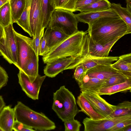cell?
<instances>
[{"instance_id": "cell-1", "label": "cell", "mask_w": 131, "mask_h": 131, "mask_svg": "<svg viewBox=\"0 0 131 131\" xmlns=\"http://www.w3.org/2000/svg\"><path fill=\"white\" fill-rule=\"evenodd\" d=\"M88 25V34L94 41L102 45L127 34V26L119 16L100 18Z\"/></svg>"}, {"instance_id": "cell-2", "label": "cell", "mask_w": 131, "mask_h": 131, "mask_svg": "<svg viewBox=\"0 0 131 131\" xmlns=\"http://www.w3.org/2000/svg\"><path fill=\"white\" fill-rule=\"evenodd\" d=\"M14 109L16 120L35 131H47L56 128L54 122L42 112L32 110L22 102L18 101Z\"/></svg>"}, {"instance_id": "cell-3", "label": "cell", "mask_w": 131, "mask_h": 131, "mask_svg": "<svg viewBox=\"0 0 131 131\" xmlns=\"http://www.w3.org/2000/svg\"><path fill=\"white\" fill-rule=\"evenodd\" d=\"M87 33L78 30L68 36L42 56V59L44 63L46 64L62 57H79L81 52L84 36Z\"/></svg>"}, {"instance_id": "cell-4", "label": "cell", "mask_w": 131, "mask_h": 131, "mask_svg": "<svg viewBox=\"0 0 131 131\" xmlns=\"http://www.w3.org/2000/svg\"><path fill=\"white\" fill-rule=\"evenodd\" d=\"M52 109L63 122L72 119L79 112L72 93L62 86L53 95Z\"/></svg>"}, {"instance_id": "cell-5", "label": "cell", "mask_w": 131, "mask_h": 131, "mask_svg": "<svg viewBox=\"0 0 131 131\" xmlns=\"http://www.w3.org/2000/svg\"><path fill=\"white\" fill-rule=\"evenodd\" d=\"M78 22L73 12L56 8L55 9L51 14L48 26L57 29L69 36L78 31Z\"/></svg>"}, {"instance_id": "cell-6", "label": "cell", "mask_w": 131, "mask_h": 131, "mask_svg": "<svg viewBox=\"0 0 131 131\" xmlns=\"http://www.w3.org/2000/svg\"><path fill=\"white\" fill-rule=\"evenodd\" d=\"M13 24L11 23L4 27V35L0 39V51L6 60L10 64H13L16 66L17 46Z\"/></svg>"}, {"instance_id": "cell-7", "label": "cell", "mask_w": 131, "mask_h": 131, "mask_svg": "<svg viewBox=\"0 0 131 131\" xmlns=\"http://www.w3.org/2000/svg\"><path fill=\"white\" fill-rule=\"evenodd\" d=\"M87 33L84 36L81 52L78 57L80 60L81 58L88 56L100 57L108 56L111 48L121 38L119 37L107 44L102 45L94 41Z\"/></svg>"}, {"instance_id": "cell-8", "label": "cell", "mask_w": 131, "mask_h": 131, "mask_svg": "<svg viewBox=\"0 0 131 131\" xmlns=\"http://www.w3.org/2000/svg\"><path fill=\"white\" fill-rule=\"evenodd\" d=\"M14 32L17 46V62L16 67L23 71L30 57L35 53L32 44V39L15 30Z\"/></svg>"}, {"instance_id": "cell-9", "label": "cell", "mask_w": 131, "mask_h": 131, "mask_svg": "<svg viewBox=\"0 0 131 131\" xmlns=\"http://www.w3.org/2000/svg\"><path fill=\"white\" fill-rule=\"evenodd\" d=\"M79 62L78 57L59 58L47 63L43 70L44 73L46 76L54 78L64 70L74 69Z\"/></svg>"}, {"instance_id": "cell-10", "label": "cell", "mask_w": 131, "mask_h": 131, "mask_svg": "<svg viewBox=\"0 0 131 131\" xmlns=\"http://www.w3.org/2000/svg\"><path fill=\"white\" fill-rule=\"evenodd\" d=\"M128 119H131V114L110 118H104L97 120L86 117L84 119L83 123L84 131H108L118 123Z\"/></svg>"}, {"instance_id": "cell-11", "label": "cell", "mask_w": 131, "mask_h": 131, "mask_svg": "<svg viewBox=\"0 0 131 131\" xmlns=\"http://www.w3.org/2000/svg\"><path fill=\"white\" fill-rule=\"evenodd\" d=\"M81 91L96 111L105 118H111L110 115L115 110L116 106L108 103L96 92L86 90Z\"/></svg>"}, {"instance_id": "cell-12", "label": "cell", "mask_w": 131, "mask_h": 131, "mask_svg": "<svg viewBox=\"0 0 131 131\" xmlns=\"http://www.w3.org/2000/svg\"><path fill=\"white\" fill-rule=\"evenodd\" d=\"M18 77V83L27 96L33 100H38L41 87L46 76H42L38 74L35 80L31 82L28 76L22 71L19 70Z\"/></svg>"}, {"instance_id": "cell-13", "label": "cell", "mask_w": 131, "mask_h": 131, "mask_svg": "<svg viewBox=\"0 0 131 131\" xmlns=\"http://www.w3.org/2000/svg\"><path fill=\"white\" fill-rule=\"evenodd\" d=\"M29 24L33 38L38 36L42 28L43 17L40 0H31L29 15Z\"/></svg>"}, {"instance_id": "cell-14", "label": "cell", "mask_w": 131, "mask_h": 131, "mask_svg": "<svg viewBox=\"0 0 131 131\" xmlns=\"http://www.w3.org/2000/svg\"><path fill=\"white\" fill-rule=\"evenodd\" d=\"M119 74H124L122 72L113 68L111 65L101 64L88 70L85 75L89 78L106 80L114 75Z\"/></svg>"}, {"instance_id": "cell-15", "label": "cell", "mask_w": 131, "mask_h": 131, "mask_svg": "<svg viewBox=\"0 0 131 131\" xmlns=\"http://www.w3.org/2000/svg\"><path fill=\"white\" fill-rule=\"evenodd\" d=\"M118 57L108 56L100 57L86 56L81 58L79 64H82L87 71L89 69L99 65H111L117 61Z\"/></svg>"}, {"instance_id": "cell-16", "label": "cell", "mask_w": 131, "mask_h": 131, "mask_svg": "<svg viewBox=\"0 0 131 131\" xmlns=\"http://www.w3.org/2000/svg\"><path fill=\"white\" fill-rule=\"evenodd\" d=\"M79 21L89 24L92 21L105 17H119L112 8L105 10L84 13L80 12L75 14Z\"/></svg>"}, {"instance_id": "cell-17", "label": "cell", "mask_w": 131, "mask_h": 131, "mask_svg": "<svg viewBox=\"0 0 131 131\" xmlns=\"http://www.w3.org/2000/svg\"><path fill=\"white\" fill-rule=\"evenodd\" d=\"M14 109L5 106L0 114V127L3 131H12L15 120Z\"/></svg>"}, {"instance_id": "cell-18", "label": "cell", "mask_w": 131, "mask_h": 131, "mask_svg": "<svg viewBox=\"0 0 131 131\" xmlns=\"http://www.w3.org/2000/svg\"><path fill=\"white\" fill-rule=\"evenodd\" d=\"M76 103L81 109L79 112H83L90 119L97 120L105 118L96 111L89 101L81 93L78 97Z\"/></svg>"}, {"instance_id": "cell-19", "label": "cell", "mask_w": 131, "mask_h": 131, "mask_svg": "<svg viewBox=\"0 0 131 131\" xmlns=\"http://www.w3.org/2000/svg\"><path fill=\"white\" fill-rule=\"evenodd\" d=\"M44 34L46 37L49 51L68 36L57 29L51 28L48 26Z\"/></svg>"}, {"instance_id": "cell-20", "label": "cell", "mask_w": 131, "mask_h": 131, "mask_svg": "<svg viewBox=\"0 0 131 131\" xmlns=\"http://www.w3.org/2000/svg\"><path fill=\"white\" fill-rule=\"evenodd\" d=\"M131 78L125 82L111 86L101 88L98 91L100 95H111L119 92H125L128 91L131 92Z\"/></svg>"}, {"instance_id": "cell-21", "label": "cell", "mask_w": 131, "mask_h": 131, "mask_svg": "<svg viewBox=\"0 0 131 131\" xmlns=\"http://www.w3.org/2000/svg\"><path fill=\"white\" fill-rule=\"evenodd\" d=\"M105 80L91 78L85 75L82 82L79 84L81 91L89 90L97 93Z\"/></svg>"}, {"instance_id": "cell-22", "label": "cell", "mask_w": 131, "mask_h": 131, "mask_svg": "<svg viewBox=\"0 0 131 131\" xmlns=\"http://www.w3.org/2000/svg\"><path fill=\"white\" fill-rule=\"evenodd\" d=\"M38 56L33 54L26 66L23 71L33 82L38 75Z\"/></svg>"}, {"instance_id": "cell-23", "label": "cell", "mask_w": 131, "mask_h": 131, "mask_svg": "<svg viewBox=\"0 0 131 131\" xmlns=\"http://www.w3.org/2000/svg\"><path fill=\"white\" fill-rule=\"evenodd\" d=\"M111 8L124 21L127 28V34L131 33V12L126 8L122 7L120 4L112 3Z\"/></svg>"}, {"instance_id": "cell-24", "label": "cell", "mask_w": 131, "mask_h": 131, "mask_svg": "<svg viewBox=\"0 0 131 131\" xmlns=\"http://www.w3.org/2000/svg\"><path fill=\"white\" fill-rule=\"evenodd\" d=\"M12 22L16 23L25 9L26 0H9Z\"/></svg>"}, {"instance_id": "cell-25", "label": "cell", "mask_w": 131, "mask_h": 131, "mask_svg": "<svg viewBox=\"0 0 131 131\" xmlns=\"http://www.w3.org/2000/svg\"><path fill=\"white\" fill-rule=\"evenodd\" d=\"M111 4L108 0H100L81 8L77 11L81 13H86L105 10L111 8Z\"/></svg>"}, {"instance_id": "cell-26", "label": "cell", "mask_w": 131, "mask_h": 131, "mask_svg": "<svg viewBox=\"0 0 131 131\" xmlns=\"http://www.w3.org/2000/svg\"><path fill=\"white\" fill-rule=\"evenodd\" d=\"M31 0H26V5L24 11L19 19L16 23L31 37L32 35L29 24V15Z\"/></svg>"}, {"instance_id": "cell-27", "label": "cell", "mask_w": 131, "mask_h": 131, "mask_svg": "<svg viewBox=\"0 0 131 131\" xmlns=\"http://www.w3.org/2000/svg\"><path fill=\"white\" fill-rule=\"evenodd\" d=\"M112 67L119 71L131 72V53L121 55L115 63L111 64Z\"/></svg>"}, {"instance_id": "cell-28", "label": "cell", "mask_w": 131, "mask_h": 131, "mask_svg": "<svg viewBox=\"0 0 131 131\" xmlns=\"http://www.w3.org/2000/svg\"><path fill=\"white\" fill-rule=\"evenodd\" d=\"M43 17L42 28L47 27L51 14L55 9L52 0H40Z\"/></svg>"}, {"instance_id": "cell-29", "label": "cell", "mask_w": 131, "mask_h": 131, "mask_svg": "<svg viewBox=\"0 0 131 131\" xmlns=\"http://www.w3.org/2000/svg\"><path fill=\"white\" fill-rule=\"evenodd\" d=\"M11 23L10 7L9 1L0 7V25L4 27Z\"/></svg>"}, {"instance_id": "cell-30", "label": "cell", "mask_w": 131, "mask_h": 131, "mask_svg": "<svg viewBox=\"0 0 131 131\" xmlns=\"http://www.w3.org/2000/svg\"><path fill=\"white\" fill-rule=\"evenodd\" d=\"M131 114V102L124 101L116 106L114 111L110 115L111 118L118 117Z\"/></svg>"}, {"instance_id": "cell-31", "label": "cell", "mask_w": 131, "mask_h": 131, "mask_svg": "<svg viewBox=\"0 0 131 131\" xmlns=\"http://www.w3.org/2000/svg\"><path fill=\"white\" fill-rule=\"evenodd\" d=\"M55 9L60 8L75 12V6L78 0H52Z\"/></svg>"}, {"instance_id": "cell-32", "label": "cell", "mask_w": 131, "mask_h": 131, "mask_svg": "<svg viewBox=\"0 0 131 131\" xmlns=\"http://www.w3.org/2000/svg\"><path fill=\"white\" fill-rule=\"evenodd\" d=\"M130 78H131V77L127 76L123 74H116L106 80L105 83L102 85V88L122 83L125 82Z\"/></svg>"}, {"instance_id": "cell-33", "label": "cell", "mask_w": 131, "mask_h": 131, "mask_svg": "<svg viewBox=\"0 0 131 131\" xmlns=\"http://www.w3.org/2000/svg\"><path fill=\"white\" fill-rule=\"evenodd\" d=\"M64 125L65 131H79L81 124L80 122L74 118L65 121Z\"/></svg>"}, {"instance_id": "cell-34", "label": "cell", "mask_w": 131, "mask_h": 131, "mask_svg": "<svg viewBox=\"0 0 131 131\" xmlns=\"http://www.w3.org/2000/svg\"><path fill=\"white\" fill-rule=\"evenodd\" d=\"M75 68L74 77L79 84L82 81L87 71L81 63L78 65Z\"/></svg>"}, {"instance_id": "cell-35", "label": "cell", "mask_w": 131, "mask_h": 131, "mask_svg": "<svg viewBox=\"0 0 131 131\" xmlns=\"http://www.w3.org/2000/svg\"><path fill=\"white\" fill-rule=\"evenodd\" d=\"M44 29L42 30L39 35L32 38V44L33 49L37 56L39 57L40 45L41 39L43 36Z\"/></svg>"}, {"instance_id": "cell-36", "label": "cell", "mask_w": 131, "mask_h": 131, "mask_svg": "<svg viewBox=\"0 0 131 131\" xmlns=\"http://www.w3.org/2000/svg\"><path fill=\"white\" fill-rule=\"evenodd\" d=\"M49 51L47 45L46 37L44 34L42 38L40 45L39 56H42L47 54Z\"/></svg>"}, {"instance_id": "cell-37", "label": "cell", "mask_w": 131, "mask_h": 131, "mask_svg": "<svg viewBox=\"0 0 131 131\" xmlns=\"http://www.w3.org/2000/svg\"><path fill=\"white\" fill-rule=\"evenodd\" d=\"M15 131H35L33 129L16 120L15 121L13 128Z\"/></svg>"}, {"instance_id": "cell-38", "label": "cell", "mask_w": 131, "mask_h": 131, "mask_svg": "<svg viewBox=\"0 0 131 131\" xmlns=\"http://www.w3.org/2000/svg\"><path fill=\"white\" fill-rule=\"evenodd\" d=\"M131 125V119L123 121L116 124L108 131H121L125 127Z\"/></svg>"}, {"instance_id": "cell-39", "label": "cell", "mask_w": 131, "mask_h": 131, "mask_svg": "<svg viewBox=\"0 0 131 131\" xmlns=\"http://www.w3.org/2000/svg\"><path fill=\"white\" fill-rule=\"evenodd\" d=\"M8 77L5 70L0 66V90L7 84Z\"/></svg>"}, {"instance_id": "cell-40", "label": "cell", "mask_w": 131, "mask_h": 131, "mask_svg": "<svg viewBox=\"0 0 131 131\" xmlns=\"http://www.w3.org/2000/svg\"><path fill=\"white\" fill-rule=\"evenodd\" d=\"M100 0H78L75 6V11L83 7L91 4Z\"/></svg>"}, {"instance_id": "cell-41", "label": "cell", "mask_w": 131, "mask_h": 131, "mask_svg": "<svg viewBox=\"0 0 131 131\" xmlns=\"http://www.w3.org/2000/svg\"><path fill=\"white\" fill-rule=\"evenodd\" d=\"M5 106V103L2 96L0 95V114Z\"/></svg>"}, {"instance_id": "cell-42", "label": "cell", "mask_w": 131, "mask_h": 131, "mask_svg": "<svg viewBox=\"0 0 131 131\" xmlns=\"http://www.w3.org/2000/svg\"><path fill=\"white\" fill-rule=\"evenodd\" d=\"M127 3L126 8L131 12V0H126Z\"/></svg>"}, {"instance_id": "cell-43", "label": "cell", "mask_w": 131, "mask_h": 131, "mask_svg": "<svg viewBox=\"0 0 131 131\" xmlns=\"http://www.w3.org/2000/svg\"><path fill=\"white\" fill-rule=\"evenodd\" d=\"M4 33V29L1 25H0V39L3 36Z\"/></svg>"}, {"instance_id": "cell-44", "label": "cell", "mask_w": 131, "mask_h": 131, "mask_svg": "<svg viewBox=\"0 0 131 131\" xmlns=\"http://www.w3.org/2000/svg\"><path fill=\"white\" fill-rule=\"evenodd\" d=\"M121 131H131V125L125 127L121 130Z\"/></svg>"}, {"instance_id": "cell-45", "label": "cell", "mask_w": 131, "mask_h": 131, "mask_svg": "<svg viewBox=\"0 0 131 131\" xmlns=\"http://www.w3.org/2000/svg\"><path fill=\"white\" fill-rule=\"evenodd\" d=\"M9 0H0V7L9 1Z\"/></svg>"}, {"instance_id": "cell-46", "label": "cell", "mask_w": 131, "mask_h": 131, "mask_svg": "<svg viewBox=\"0 0 131 131\" xmlns=\"http://www.w3.org/2000/svg\"><path fill=\"white\" fill-rule=\"evenodd\" d=\"M0 131H3L2 129L0 127Z\"/></svg>"}, {"instance_id": "cell-47", "label": "cell", "mask_w": 131, "mask_h": 131, "mask_svg": "<svg viewBox=\"0 0 131 131\" xmlns=\"http://www.w3.org/2000/svg\"><path fill=\"white\" fill-rule=\"evenodd\" d=\"M2 56V54L0 51V56Z\"/></svg>"}]
</instances>
